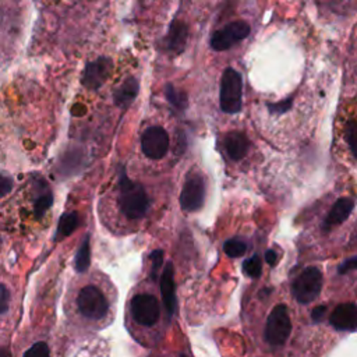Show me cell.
I'll list each match as a JSON object with an SVG mask.
<instances>
[{"mask_svg":"<svg viewBox=\"0 0 357 357\" xmlns=\"http://www.w3.org/2000/svg\"><path fill=\"white\" fill-rule=\"evenodd\" d=\"M223 144H225L227 155L233 160H238V159L244 158L250 149L248 138L240 131H231V132L226 134Z\"/></svg>","mask_w":357,"mask_h":357,"instance_id":"8fae6325","label":"cell"},{"mask_svg":"<svg viewBox=\"0 0 357 357\" xmlns=\"http://www.w3.org/2000/svg\"><path fill=\"white\" fill-rule=\"evenodd\" d=\"M265 259H266V262H268L269 265H273V264L276 262V254H275V251H273V250H268L266 254H265Z\"/></svg>","mask_w":357,"mask_h":357,"instance_id":"83f0119b","label":"cell"},{"mask_svg":"<svg viewBox=\"0 0 357 357\" xmlns=\"http://www.w3.org/2000/svg\"><path fill=\"white\" fill-rule=\"evenodd\" d=\"M137 92H138V82H137V79L135 78H128L116 91L114 100L121 107H126V106H128L134 100V98L137 96Z\"/></svg>","mask_w":357,"mask_h":357,"instance_id":"5bb4252c","label":"cell"},{"mask_svg":"<svg viewBox=\"0 0 357 357\" xmlns=\"http://www.w3.org/2000/svg\"><path fill=\"white\" fill-rule=\"evenodd\" d=\"M165 95H166L167 100H169L174 107H177V109H184V107L187 106V95H185L183 91L174 88L173 85H170V84L166 85V88H165Z\"/></svg>","mask_w":357,"mask_h":357,"instance_id":"e0dca14e","label":"cell"},{"mask_svg":"<svg viewBox=\"0 0 357 357\" xmlns=\"http://www.w3.org/2000/svg\"><path fill=\"white\" fill-rule=\"evenodd\" d=\"M160 291H162V298L163 304L169 312V315L173 314L174 307H176V298H174V280H173V265L167 262L166 268L162 272L160 278Z\"/></svg>","mask_w":357,"mask_h":357,"instance_id":"7c38bea8","label":"cell"},{"mask_svg":"<svg viewBox=\"0 0 357 357\" xmlns=\"http://www.w3.org/2000/svg\"><path fill=\"white\" fill-rule=\"evenodd\" d=\"M322 272L317 266L303 269L291 283L293 297L298 304L307 305L315 301L322 290Z\"/></svg>","mask_w":357,"mask_h":357,"instance_id":"7a4b0ae2","label":"cell"},{"mask_svg":"<svg viewBox=\"0 0 357 357\" xmlns=\"http://www.w3.org/2000/svg\"><path fill=\"white\" fill-rule=\"evenodd\" d=\"M247 250V245L244 241L238 240V238H230L223 245V251L227 257L230 258H237V257H243L244 252Z\"/></svg>","mask_w":357,"mask_h":357,"instance_id":"d6986e66","label":"cell"},{"mask_svg":"<svg viewBox=\"0 0 357 357\" xmlns=\"http://www.w3.org/2000/svg\"><path fill=\"white\" fill-rule=\"evenodd\" d=\"M325 321L337 333L357 331V304L353 301H340L326 312Z\"/></svg>","mask_w":357,"mask_h":357,"instance_id":"8992f818","label":"cell"},{"mask_svg":"<svg viewBox=\"0 0 357 357\" xmlns=\"http://www.w3.org/2000/svg\"><path fill=\"white\" fill-rule=\"evenodd\" d=\"M8 304H10V291L6 286L0 284V314L8 310Z\"/></svg>","mask_w":357,"mask_h":357,"instance_id":"cb8c5ba5","label":"cell"},{"mask_svg":"<svg viewBox=\"0 0 357 357\" xmlns=\"http://www.w3.org/2000/svg\"><path fill=\"white\" fill-rule=\"evenodd\" d=\"M205 199V183L201 174L192 172L187 176L181 194H180V204L181 208L187 212L198 211Z\"/></svg>","mask_w":357,"mask_h":357,"instance_id":"52a82bcc","label":"cell"},{"mask_svg":"<svg viewBox=\"0 0 357 357\" xmlns=\"http://www.w3.org/2000/svg\"><path fill=\"white\" fill-rule=\"evenodd\" d=\"M354 269H357V255L356 257H353V258H349V259H346L344 262H342L340 265H339V273H346V272H349V271H354Z\"/></svg>","mask_w":357,"mask_h":357,"instance_id":"d4e9b609","label":"cell"},{"mask_svg":"<svg viewBox=\"0 0 357 357\" xmlns=\"http://www.w3.org/2000/svg\"><path fill=\"white\" fill-rule=\"evenodd\" d=\"M290 106H291V99H286V100H283V102L269 105L268 107H269V110H271L272 113H273V112H275V113H282V112L287 110Z\"/></svg>","mask_w":357,"mask_h":357,"instance_id":"4316f807","label":"cell"},{"mask_svg":"<svg viewBox=\"0 0 357 357\" xmlns=\"http://www.w3.org/2000/svg\"><path fill=\"white\" fill-rule=\"evenodd\" d=\"M110 68V63L109 60L100 59L96 63H92L85 74V78L88 79L89 85H99L102 82V79L107 75V71Z\"/></svg>","mask_w":357,"mask_h":357,"instance_id":"9a60e30c","label":"cell"},{"mask_svg":"<svg viewBox=\"0 0 357 357\" xmlns=\"http://www.w3.org/2000/svg\"><path fill=\"white\" fill-rule=\"evenodd\" d=\"M187 33H188V29L184 22L173 21L170 25L169 33H167V39H166L167 47L174 53H181L185 46Z\"/></svg>","mask_w":357,"mask_h":357,"instance_id":"4fadbf2b","label":"cell"},{"mask_svg":"<svg viewBox=\"0 0 357 357\" xmlns=\"http://www.w3.org/2000/svg\"><path fill=\"white\" fill-rule=\"evenodd\" d=\"M344 139L353 153L354 158H357V123L349 121L344 126Z\"/></svg>","mask_w":357,"mask_h":357,"instance_id":"ffe728a7","label":"cell"},{"mask_svg":"<svg viewBox=\"0 0 357 357\" xmlns=\"http://www.w3.org/2000/svg\"><path fill=\"white\" fill-rule=\"evenodd\" d=\"M130 311L132 319L142 328H153L160 319V304L149 293H138L131 298Z\"/></svg>","mask_w":357,"mask_h":357,"instance_id":"277c9868","label":"cell"},{"mask_svg":"<svg viewBox=\"0 0 357 357\" xmlns=\"http://www.w3.org/2000/svg\"><path fill=\"white\" fill-rule=\"evenodd\" d=\"M89 237H85L75 258V269L78 272H84L89 266Z\"/></svg>","mask_w":357,"mask_h":357,"instance_id":"ac0fdd59","label":"cell"},{"mask_svg":"<svg viewBox=\"0 0 357 357\" xmlns=\"http://www.w3.org/2000/svg\"><path fill=\"white\" fill-rule=\"evenodd\" d=\"M151 262H152V279H156L158 271L162 268V262H163V251L162 250H155L151 254Z\"/></svg>","mask_w":357,"mask_h":357,"instance_id":"603a6c76","label":"cell"},{"mask_svg":"<svg viewBox=\"0 0 357 357\" xmlns=\"http://www.w3.org/2000/svg\"><path fill=\"white\" fill-rule=\"evenodd\" d=\"M77 305L81 315L92 321L103 319L109 312V301L99 287L88 284L82 287L77 297Z\"/></svg>","mask_w":357,"mask_h":357,"instance_id":"3957f363","label":"cell"},{"mask_svg":"<svg viewBox=\"0 0 357 357\" xmlns=\"http://www.w3.org/2000/svg\"><path fill=\"white\" fill-rule=\"evenodd\" d=\"M220 107L226 113H237L241 109V77L227 67L220 79Z\"/></svg>","mask_w":357,"mask_h":357,"instance_id":"5b68a950","label":"cell"},{"mask_svg":"<svg viewBox=\"0 0 357 357\" xmlns=\"http://www.w3.org/2000/svg\"><path fill=\"white\" fill-rule=\"evenodd\" d=\"M119 206L121 213L130 220H138L145 216L149 208V199L144 187L130 180L124 170L119 177Z\"/></svg>","mask_w":357,"mask_h":357,"instance_id":"6da1fadb","label":"cell"},{"mask_svg":"<svg viewBox=\"0 0 357 357\" xmlns=\"http://www.w3.org/2000/svg\"><path fill=\"white\" fill-rule=\"evenodd\" d=\"M24 357H50V356H49V349H47L46 343L39 342V343H35L33 346H31L25 351Z\"/></svg>","mask_w":357,"mask_h":357,"instance_id":"7402d4cb","label":"cell"},{"mask_svg":"<svg viewBox=\"0 0 357 357\" xmlns=\"http://www.w3.org/2000/svg\"><path fill=\"white\" fill-rule=\"evenodd\" d=\"M250 33V25L244 21H233L216 31L211 39V46L218 50H226L233 46L236 42L243 40Z\"/></svg>","mask_w":357,"mask_h":357,"instance_id":"9c48e42d","label":"cell"},{"mask_svg":"<svg viewBox=\"0 0 357 357\" xmlns=\"http://www.w3.org/2000/svg\"><path fill=\"white\" fill-rule=\"evenodd\" d=\"M13 190V180L6 176H0V198L7 195Z\"/></svg>","mask_w":357,"mask_h":357,"instance_id":"484cf974","label":"cell"},{"mask_svg":"<svg viewBox=\"0 0 357 357\" xmlns=\"http://www.w3.org/2000/svg\"><path fill=\"white\" fill-rule=\"evenodd\" d=\"M78 225V215L75 212H70V213H64L59 222V229H57V238L66 237L68 236L71 231H74V229Z\"/></svg>","mask_w":357,"mask_h":357,"instance_id":"2e32d148","label":"cell"},{"mask_svg":"<svg viewBox=\"0 0 357 357\" xmlns=\"http://www.w3.org/2000/svg\"><path fill=\"white\" fill-rule=\"evenodd\" d=\"M243 271L250 278H259L261 272H262L261 258L258 255H254V257L245 259L243 264Z\"/></svg>","mask_w":357,"mask_h":357,"instance_id":"44dd1931","label":"cell"},{"mask_svg":"<svg viewBox=\"0 0 357 357\" xmlns=\"http://www.w3.org/2000/svg\"><path fill=\"white\" fill-rule=\"evenodd\" d=\"M141 149L151 159L163 158L169 149L167 132L159 126L148 127L141 135Z\"/></svg>","mask_w":357,"mask_h":357,"instance_id":"ba28073f","label":"cell"},{"mask_svg":"<svg viewBox=\"0 0 357 357\" xmlns=\"http://www.w3.org/2000/svg\"><path fill=\"white\" fill-rule=\"evenodd\" d=\"M0 357H11V354L7 349H0Z\"/></svg>","mask_w":357,"mask_h":357,"instance_id":"f1b7e54d","label":"cell"},{"mask_svg":"<svg viewBox=\"0 0 357 357\" xmlns=\"http://www.w3.org/2000/svg\"><path fill=\"white\" fill-rule=\"evenodd\" d=\"M353 208H354L353 199H350V198H340V199H337L333 204V206L331 208L329 213L326 215V218L324 220V226H322L324 230L328 231V230L336 227L337 225L343 223L349 218V215L351 213Z\"/></svg>","mask_w":357,"mask_h":357,"instance_id":"30bf717a","label":"cell"},{"mask_svg":"<svg viewBox=\"0 0 357 357\" xmlns=\"http://www.w3.org/2000/svg\"><path fill=\"white\" fill-rule=\"evenodd\" d=\"M356 240H357V236H356Z\"/></svg>","mask_w":357,"mask_h":357,"instance_id":"f546056e","label":"cell"}]
</instances>
